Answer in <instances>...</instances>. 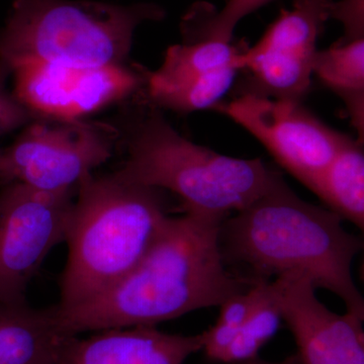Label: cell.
<instances>
[{"label":"cell","mask_w":364,"mask_h":364,"mask_svg":"<svg viewBox=\"0 0 364 364\" xmlns=\"http://www.w3.org/2000/svg\"><path fill=\"white\" fill-rule=\"evenodd\" d=\"M273 279L301 364H364L363 318L329 310L318 299L313 282L301 273Z\"/></svg>","instance_id":"obj_11"},{"label":"cell","mask_w":364,"mask_h":364,"mask_svg":"<svg viewBox=\"0 0 364 364\" xmlns=\"http://www.w3.org/2000/svg\"><path fill=\"white\" fill-rule=\"evenodd\" d=\"M273 0H228L221 11H208V7H193L181 23L183 43L215 40L231 42L236 26L246 16Z\"/></svg>","instance_id":"obj_19"},{"label":"cell","mask_w":364,"mask_h":364,"mask_svg":"<svg viewBox=\"0 0 364 364\" xmlns=\"http://www.w3.org/2000/svg\"><path fill=\"white\" fill-rule=\"evenodd\" d=\"M279 291L274 279L267 280L252 312L228 347L221 363L233 364L259 356V351L275 336L282 324Z\"/></svg>","instance_id":"obj_18"},{"label":"cell","mask_w":364,"mask_h":364,"mask_svg":"<svg viewBox=\"0 0 364 364\" xmlns=\"http://www.w3.org/2000/svg\"><path fill=\"white\" fill-rule=\"evenodd\" d=\"M122 133L92 119H33L1 150L0 186L18 182L43 191L77 188L114 156Z\"/></svg>","instance_id":"obj_6"},{"label":"cell","mask_w":364,"mask_h":364,"mask_svg":"<svg viewBox=\"0 0 364 364\" xmlns=\"http://www.w3.org/2000/svg\"><path fill=\"white\" fill-rule=\"evenodd\" d=\"M212 109L248 131L282 168L313 193L346 136L296 100L242 92Z\"/></svg>","instance_id":"obj_7"},{"label":"cell","mask_w":364,"mask_h":364,"mask_svg":"<svg viewBox=\"0 0 364 364\" xmlns=\"http://www.w3.org/2000/svg\"><path fill=\"white\" fill-rule=\"evenodd\" d=\"M148 71L127 65L79 67L32 62L14 68V97L35 119H82L134 97Z\"/></svg>","instance_id":"obj_9"},{"label":"cell","mask_w":364,"mask_h":364,"mask_svg":"<svg viewBox=\"0 0 364 364\" xmlns=\"http://www.w3.org/2000/svg\"><path fill=\"white\" fill-rule=\"evenodd\" d=\"M332 0H294L240 56L249 80L242 92L303 102L312 85L317 41Z\"/></svg>","instance_id":"obj_10"},{"label":"cell","mask_w":364,"mask_h":364,"mask_svg":"<svg viewBox=\"0 0 364 364\" xmlns=\"http://www.w3.org/2000/svg\"><path fill=\"white\" fill-rule=\"evenodd\" d=\"M163 191L119 169L90 174L76 188L65 241L68 255L57 306L85 303L140 262L169 218Z\"/></svg>","instance_id":"obj_3"},{"label":"cell","mask_w":364,"mask_h":364,"mask_svg":"<svg viewBox=\"0 0 364 364\" xmlns=\"http://www.w3.org/2000/svg\"><path fill=\"white\" fill-rule=\"evenodd\" d=\"M330 20L343 26L344 37L339 42L364 39V0H332Z\"/></svg>","instance_id":"obj_22"},{"label":"cell","mask_w":364,"mask_h":364,"mask_svg":"<svg viewBox=\"0 0 364 364\" xmlns=\"http://www.w3.org/2000/svg\"><path fill=\"white\" fill-rule=\"evenodd\" d=\"M124 145L119 171L143 186L173 193L186 214L225 221L282 176L262 160L227 156L191 142L156 109L133 124Z\"/></svg>","instance_id":"obj_4"},{"label":"cell","mask_w":364,"mask_h":364,"mask_svg":"<svg viewBox=\"0 0 364 364\" xmlns=\"http://www.w3.org/2000/svg\"><path fill=\"white\" fill-rule=\"evenodd\" d=\"M203 334H170L156 326L114 328L61 335L57 364H183L203 349Z\"/></svg>","instance_id":"obj_12"},{"label":"cell","mask_w":364,"mask_h":364,"mask_svg":"<svg viewBox=\"0 0 364 364\" xmlns=\"http://www.w3.org/2000/svg\"><path fill=\"white\" fill-rule=\"evenodd\" d=\"M244 50L232 42L215 40L171 46L165 54L162 65L156 71L148 72L147 81L173 82L203 75L231 64L240 67V56Z\"/></svg>","instance_id":"obj_17"},{"label":"cell","mask_w":364,"mask_h":364,"mask_svg":"<svg viewBox=\"0 0 364 364\" xmlns=\"http://www.w3.org/2000/svg\"><path fill=\"white\" fill-rule=\"evenodd\" d=\"M1 148H0V157H1Z\"/></svg>","instance_id":"obj_25"},{"label":"cell","mask_w":364,"mask_h":364,"mask_svg":"<svg viewBox=\"0 0 364 364\" xmlns=\"http://www.w3.org/2000/svg\"><path fill=\"white\" fill-rule=\"evenodd\" d=\"M76 189L39 191L13 182L0 191V301H26L31 282L65 241Z\"/></svg>","instance_id":"obj_8"},{"label":"cell","mask_w":364,"mask_h":364,"mask_svg":"<svg viewBox=\"0 0 364 364\" xmlns=\"http://www.w3.org/2000/svg\"><path fill=\"white\" fill-rule=\"evenodd\" d=\"M233 364H301L298 354H294V355L289 356V358H284V360L280 361H267L264 359H261L259 356L250 360L242 361V363H237Z\"/></svg>","instance_id":"obj_23"},{"label":"cell","mask_w":364,"mask_h":364,"mask_svg":"<svg viewBox=\"0 0 364 364\" xmlns=\"http://www.w3.org/2000/svg\"><path fill=\"white\" fill-rule=\"evenodd\" d=\"M238 64H231L195 77L173 82L156 83L146 80L145 90L150 105L156 109H169L178 114H191L213 109L231 90Z\"/></svg>","instance_id":"obj_16"},{"label":"cell","mask_w":364,"mask_h":364,"mask_svg":"<svg viewBox=\"0 0 364 364\" xmlns=\"http://www.w3.org/2000/svg\"><path fill=\"white\" fill-rule=\"evenodd\" d=\"M342 222L332 210L301 200L280 176L250 205L223 222V257L247 267L250 279L301 273L316 289L334 294L347 313L364 320V299L352 272L363 242Z\"/></svg>","instance_id":"obj_2"},{"label":"cell","mask_w":364,"mask_h":364,"mask_svg":"<svg viewBox=\"0 0 364 364\" xmlns=\"http://www.w3.org/2000/svg\"><path fill=\"white\" fill-rule=\"evenodd\" d=\"M267 279H256L241 293L228 299L220 306V315L217 322L207 331L203 332L202 350L213 361L221 363L228 347L233 342L239 330L246 322L254 306L257 304L263 284Z\"/></svg>","instance_id":"obj_20"},{"label":"cell","mask_w":364,"mask_h":364,"mask_svg":"<svg viewBox=\"0 0 364 364\" xmlns=\"http://www.w3.org/2000/svg\"><path fill=\"white\" fill-rule=\"evenodd\" d=\"M223 220L183 213L165 222L130 272L79 305L51 306L61 335L157 326L202 309L221 306L255 279L230 272L223 257Z\"/></svg>","instance_id":"obj_1"},{"label":"cell","mask_w":364,"mask_h":364,"mask_svg":"<svg viewBox=\"0 0 364 364\" xmlns=\"http://www.w3.org/2000/svg\"><path fill=\"white\" fill-rule=\"evenodd\" d=\"M60 336L51 308L0 301V364H57Z\"/></svg>","instance_id":"obj_13"},{"label":"cell","mask_w":364,"mask_h":364,"mask_svg":"<svg viewBox=\"0 0 364 364\" xmlns=\"http://www.w3.org/2000/svg\"><path fill=\"white\" fill-rule=\"evenodd\" d=\"M313 75L343 100L347 114L358 132L364 136V39L337 42L326 50H318Z\"/></svg>","instance_id":"obj_15"},{"label":"cell","mask_w":364,"mask_h":364,"mask_svg":"<svg viewBox=\"0 0 364 364\" xmlns=\"http://www.w3.org/2000/svg\"><path fill=\"white\" fill-rule=\"evenodd\" d=\"M11 77L0 67V138L23 129L35 117L7 88V79Z\"/></svg>","instance_id":"obj_21"},{"label":"cell","mask_w":364,"mask_h":364,"mask_svg":"<svg viewBox=\"0 0 364 364\" xmlns=\"http://www.w3.org/2000/svg\"><path fill=\"white\" fill-rule=\"evenodd\" d=\"M164 16L161 6L149 2L21 0L0 28V67L11 76L32 62L127 65L136 28Z\"/></svg>","instance_id":"obj_5"},{"label":"cell","mask_w":364,"mask_h":364,"mask_svg":"<svg viewBox=\"0 0 364 364\" xmlns=\"http://www.w3.org/2000/svg\"><path fill=\"white\" fill-rule=\"evenodd\" d=\"M328 210L364 229L363 143L345 136L341 147L329 163L315 193Z\"/></svg>","instance_id":"obj_14"},{"label":"cell","mask_w":364,"mask_h":364,"mask_svg":"<svg viewBox=\"0 0 364 364\" xmlns=\"http://www.w3.org/2000/svg\"><path fill=\"white\" fill-rule=\"evenodd\" d=\"M21 0H14L13 6H18V4H21Z\"/></svg>","instance_id":"obj_24"}]
</instances>
